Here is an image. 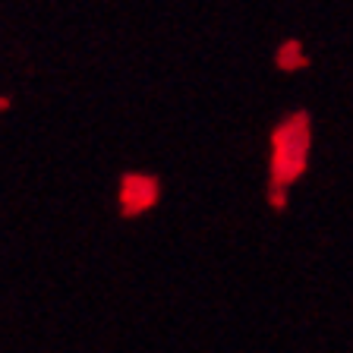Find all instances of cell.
I'll use <instances>...</instances> for the list:
<instances>
[{
  "mask_svg": "<svg viewBox=\"0 0 353 353\" xmlns=\"http://www.w3.org/2000/svg\"><path fill=\"white\" fill-rule=\"evenodd\" d=\"M268 205L284 212L290 190L309 170L312 154V114L309 110H290L287 117L268 136Z\"/></svg>",
  "mask_w": 353,
  "mask_h": 353,
  "instance_id": "6da1fadb",
  "label": "cell"
},
{
  "mask_svg": "<svg viewBox=\"0 0 353 353\" xmlns=\"http://www.w3.org/2000/svg\"><path fill=\"white\" fill-rule=\"evenodd\" d=\"M274 66H278L281 73H296V70H306L309 57H306V51H303V44L296 41V38H287V41L278 48V54H274Z\"/></svg>",
  "mask_w": 353,
  "mask_h": 353,
  "instance_id": "3957f363",
  "label": "cell"
},
{
  "mask_svg": "<svg viewBox=\"0 0 353 353\" xmlns=\"http://www.w3.org/2000/svg\"><path fill=\"white\" fill-rule=\"evenodd\" d=\"M161 180L154 174H142V170H130L120 176L117 183V212L120 218L136 221L145 212H152L161 202Z\"/></svg>",
  "mask_w": 353,
  "mask_h": 353,
  "instance_id": "7a4b0ae2",
  "label": "cell"
}]
</instances>
